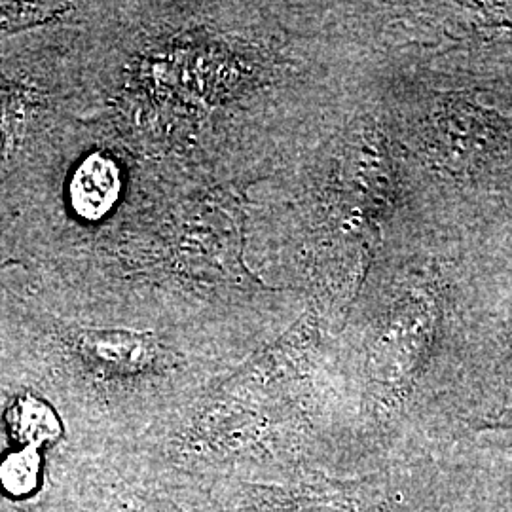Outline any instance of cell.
I'll return each instance as SVG.
<instances>
[{
    "instance_id": "cell-1",
    "label": "cell",
    "mask_w": 512,
    "mask_h": 512,
    "mask_svg": "<svg viewBox=\"0 0 512 512\" xmlns=\"http://www.w3.org/2000/svg\"><path fill=\"white\" fill-rule=\"evenodd\" d=\"M363 482L323 473L268 484H232L203 495L186 509L203 512H376Z\"/></svg>"
},
{
    "instance_id": "cell-2",
    "label": "cell",
    "mask_w": 512,
    "mask_h": 512,
    "mask_svg": "<svg viewBox=\"0 0 512 512\" xmlns=\"http://www.w3.org/2000/svg\"><path fill=\"white\" fill-rule=\"evenodd\" d=\"M74 353L90 378L107 384L164 380L184 365L183 355L160 338L129 330H82Z\"/></svg>"
},
{
    "instance_id": "cell-3",
    "label": "cell",
    "mask_w": 512,
    "mask_h": 512,
    "mask_svg": "<svg viewBox=\"0 0 512 512\" xmlns=\"http://www.w3.org/2000/svg\"><path fill=\"white\" fill-rule=\"evenodd\" d=\"M122 194V173L109 154L93 152L76 167L69 184V200L80 219H103Z\"/></svg>"
},
{
    "instance_id": "cell-4",
    "label": "cell",
    "mask_w": 512,
    "mask_h": 512,
    "mask_svg": "<svg viewBox=\"0 0 512 512\" xmlns=\"http://www.w3.org/2000/svg\"><path fill=\"white\" fill-rule=\"evenodd\" d=\"M6 421L16 439L27 448L54 446L63 439V423L54 408L37 397L25 395L6 412Z\"/></svg>"
},
{
    "instance_id": "cell-5",
    "label": "cell",
    "mask_w": 512,
    "mask_h": 512,
    "mask_svg": "<svg viewBox=\"0 0 512 512\" xmlns=\"http://www.w3.org/2000/svg\"><path fill=\"white\" fill-rule=\"evenodd\" d=\"M131 512H203L194 511V509H186L181 507L165 497L158 495L141 494V492H133V501H131Z\"/></svg>"
}]
</instances>
